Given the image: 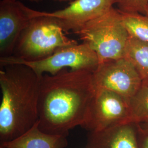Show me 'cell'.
I'll return each mask as SVG.
<instances>
[{
	"mask_svg": "<svg viewBox=\"0 0 148 148\" xmlns=\"http://www.w3.org/2000/svg\"><path fill=\"white\" fill-rule=\"evenodd\" d=\"M92 73L65 69L43 75L38 107L41 131L68 137L71 130L82 126L95 94Z\"/></svg>",
	"mask_w": 148,
	"mask_h": 148,
	"instance_id": "1",
	"label": "cell"
},
{
	"mask_svg": "<svg viewBox=\"0 0 148 148\" xmlns=\"http://www.w3.org/2000/svg\"><path fill=\"white\" fill-rule=\"evenodd\" d=\"M1 68L0 144L21 136L38 121L41 82V77L25 65Z\"/></svg>",
	"mask_w": 148,
	"mask_h": 148,
	"instance_id": "2",
	"label": "cell"
},
{
	"mask_svg": "<svg viewBox=\"0 0 148 148\" xmlns=\"http://www.w3.org/2000/svg\"><path fill=\"white\" fill-rule=\"evenodd\" d=\"M77 44L65 35L56 18L37 11L36 17L32 19L19 37L13 56L26 61L39 60L60 48Z\"/></svg>",
	"mask_w": 148,
	"mask_h": 148,
	"instance_id": "3",
	"label": "cell"
},
{
	"mask_svg": "<svg viewBox=\"0 0 148 148\" xmlns=\"http://www.w3.org/2000/svg\"><path fill=\"white\" fill-rule=\"evenodd\" d=\"M75 34L95 52L99 63L125 57L130 36L117 8L88 22Z\"/></svg>",
	"mask_w": 148,
	"mask_h": 148,
	"instance_id": "4",
	"label": "cell"
},
{
	"mask_svg": "<svg viewBox=\"0 0 148 148\" xmlns=\"http://www.w3.org/2000/svg\"><path fill=\"white\" fill-rule=\"evenodd\" d=\"M99 63L95 52L84 43L60 48L47 58L39 60L26 61L13 56L0 58L1 67L11 64L25 65L40 77L45 74L54 75L68 68L93 72Z\"/></svg>",
	"mask_w": 148,
	"mask_h": 148,
	"instance_id": "5",
	"label": "cell"
},
{
	"mask_svg": "<svg viewBox=\"0 0 148 148\" xmlns=\"http://www.w3.org/2000/svg\"><path fill=\"white\" fill-rule=\"evenodd\" d=\"M130 121L129 99L111 90L97 89L81 127L92 132Z\"/></svg>",
	"mask_w": 148,
	"mask_h": 148,
	"instance_id": "6",
	"label": "cell"
},
{
	"mask_svg": "<svg viewBox=\"0 0 148 148\" xmlns=\"http://www.w3.org/2000/svg\"><path fill=\"white\" fill-rule=\"evenodd\" d=\"M92 79L95 90H111L128 99L142 84L133 65L125 57L100 63L92 73Z\"/></svg>",
	"mask_w": 148,
	"mask_h": 148,
	"instance_id": "7",
	"label": "cell"
},
{
	"mask_svg": "<svg viewBox=\"0 0 148 148\" xmlns=\"http://www.w3.org/2000/svg\"><path fill=\"white\" fill-rule=\"evenodd\" d=\"M37 11L18 1L0 2V58L13 56L16 42Z\"/></svg>",
	"mask_w": 148,
	"mask_h": 148,
	"instance_id": "8",
	"label": "cell"
},
{
	"mask_svg": "<svg viewBox=\"0 0 148 148\" xmlns=\"http://www.w3.org/2000/svg\"><path fill=\"white\" fill-rule=\"evenodd\" d=\"M116 1L74 0L63 10L42 13L56 18L64 32L75 34L86 23L109 11Z\"/></svg>",
	"mask_w": 148,
	"mask_h": 148,
	"instance_id": "9",
	"label": "cell"
},
{
	"mask_svg": "<svg viewBox=\"0 0 148 148\" xmlns=\"http://www.w3.org/2000/svg\"><path fill=\"white\" fill-rule=\"evenodd\" d=\"M138 123L130 121L89 132L86 148H139Z\"/></svg>",
	"mask_w": 148,
	"mask_h": 148,
	"instance_id": "10",
	"label": "cell"
},
{
	"mask_svg": "<svg viewBox=\"0 0 148 148\" xmlns=\"http://www.w3.org/2000/svg\"><path fill=\"white\" fill-rule=\"evenodd\" d=\"M67 137L43 132L37 121L21 136L0 145L5 148H65L68 145Z\"/></svg>",
	"mask_w": 148,
	"mask_h": 148,
	"instance_id": "11",
	"label": "cell"
},
{
	"mask_svg": "<svg viewBox=\"0 0 148 148\" xmlns=\"http://www.w3.org/2000/svg\"><path fill=\"white\" fill-rule=\"evenodd\" d=\"M125 58L132 63L142 82L148 83V43L130 36Z\"/></svg>",
	"mask_w": 148,
	"mask_h": 148,
	"instance_id": "12",
	"label": "cell"
},
{
	"mask_svg": "<svg viewBox=\"0 0 148 148\" xmlns=\"http://www.w3.org/2000/svg\"><path fill=\"white\" fill-rule=\"evenodd\" d=\"M121 12L129 36L148 43V16L137 13Z\"/></svg>",
	"mask_w": 148,
	"mask_h": 148,
	"instance_id": "13",
	"label": "cell"
},
{
	"mask_svg": "<svg viewBox=\"0 0 148 148\" xmlns=\"http://www.w3.org/2000/svg\"><path fill=\"white\" fill-rule=\"evenodd\" d=\"M131 120L140 123L148 120V83L142 82L136 93L129 99Z\"/></svg>",
	"mask_w": 148,
	"mask_h": 148,
	"instance_id": "14",
	"label": "cell"
},
{
	"mask_svg": "<svg viewBox=\"0 0 148 148\" xmlns=\"http://www.w3.org/2000/svg\"><path fill=\"white\" fill-rule=\"evenodd\" d=\"M148 0H117L118 8L124 13H137L145 14Z\"/></svg>",
	"mask_w": 148,
	"mask_h": 148,
	"instance_id": "15",
	"label": "cell"
},
{
	"mask_svg": "<svg viewBox=\"0 0 148 148\" xmlns=\"http://www.w3.org/2000/svg\"><path fill=\"white\" fill-rule=\"evenodd\" d=\"M138 143L139 148H148V133L142 131L138 126Z\"/></svg>",
	"mask_w": 148,
	"mask_h": 148,
	"instance_id": "16",
	"label": "cell"
},
{
	"mask_svg": "<svg viewBox=\"0 0 148 148\" xmlns=\"http://www.w3.org/2000/svg\"><path fill=\"white\" fill-rule=\"evenodd\" d=\"M139 128L144 132L148 133V120L140 123H138Z\"/></svg>",
	"mask_w": 148,
	"mask_h": 148,
	"instance_id": "17",
	"label": "cell"
},
{
	"mask_svg": "<svg viewBox=\"0 0 148 148\" xmlns=\"http://www.w3.org/2000/svg\"><path fill=\"white\" fill-rule=\"evenodd\" d=\"M54 1H58V2H71V1H73L74 0H54Z\"/></svg>",
	"mask_w": 148,
	"mask_h": 148,
	"instance_id": "18",
	"label": "cell"
},
{
	"mask_svg": "<svg viewBox=\"0 0 148 148\" xmlns=\"http://www.w3.org/2000/svg\"><path fill=\"white\" fill-rule=\"evenodd\" d=\"M145 15L148 16V4H147V7H146V9H145Z\"/></svg>",
	"mask_w": 148,
	"mask_h": 148,
	"instance_id": "19",
	"label": "cell"
},
{
	"mask_svg": "<svg viewBox=\"0 0 148 148\" xmlns=\"http://www.w3.org/2000/svg\"><path fill=\"white\" fill-rule=\"evenodd\" d=\"M12 1H18V0H12ZM28 1H32V2H40V1H41L42 0H28Z\"/></svg>",
	"mask_w": 148,
	"mask_h": 148,
	"instance_id": "20",
	"label": "cell"
},
{
	"mask_svg": "<svg viewBox=\"0 0 148 148\" xmlns=\"http://www.w3.org/2000/svg\"><path fill=\"white\" fill-rule=\"evenodd\" d=\"M0 148H5V147H4L3 146H2V145H0Z\"/></svg>",
	"mask_w": 148,
	"mask_h": 148,
	"instance_id": "21",
	"label": "cell"
}]
</instances>
